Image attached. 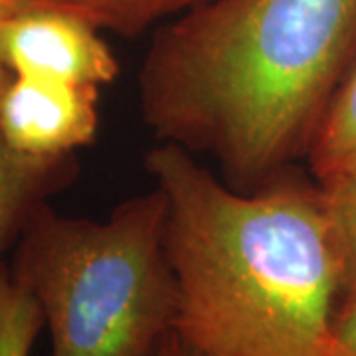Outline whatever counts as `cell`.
Listing matches in <instances>:
<instances>
[{"label": "cell", "instance_id": "1", "mask_svg": "<svg viewBox=\"0 0 356 356\" xmlns=\"http://www.w3.org/2000/svg\"><path fill=\"white\" fill-rule=\"evenodd\" d=\"M355 60L356 0H210L154 32L140 115L255 191L307 159Z\"/></svg>", "mask_w": 356, "mask_h": 356}, {"label": "cell", "instance_id": "2", "mask_svg": "<svg viewBox=\"0 0 356 356\" xmlns=\"http://www.w3.org/2000/svg\"><path fill=\"white\" fill-rule=\"evenodd\" d=\"M145 168L166 202L178 337L202 356L331 355L343 254L317 182L238 191L168 143Z\"/></svg>", "mask_w": 356, "mask_h": 356}, {"label": "cell", "instance_id": "3", "mask_svg": "<svg viewBox=\"0 0 356 356\" xmlns=\"http://www.w3.org/2000/svg\"><path fill=\"white\" fill-rule=\"evenodd\" d=\"M165 220L156 186L97 222L34 208L14 273L44 311L51 356H156L177 321Z\"/></svg>", "mask_w": 356, "mask_h": 356}, {"label": "cell", "instance_id": "4", "mask_svg": "<svg viewBox=\"0 0 356 356\" xmlns=\"http://www.w3.org/2000/svg\"><path fill=\"white\" fill-rule=\"evenodd\" d=\"M97 26L56 8H14L0 18V64L10 76L102 88L119 62Z\"/></svg>", "mask_w": 356, "mask_h": 356}, {"label": "cell", "instance_id": "5", "mask_svg": "<svg viewBox=\"0 0 356 356\" xmlns=\"http://www.w3.org/2000/svg\"><path fill=\"white\" fill-rule=\"evenodd\" d=\"M99 88L48 77L13 76L0 97V131L16 151L72 156L99 129Z\"/></svg>", "mask_w": 356, "mask_h": 356}, {"label": "cell", "instance_id": "6", "mask_svg": "<svg viewBox=\"0 0 356 356\" xmlns=\"http://www.w3.org/2000/svg\"><path fill=\"white\" fill-rule=\"evenodd\" d=\"M72 156L42 159L16 151L0 131V252L42 198L70 178Z\"/></svg>", "mask_w": 356, "mask_h": 356}, {"label": "cell", "instance_id": "7", "mask_svg": "<svg viewBox=\"0 0 356 356\" xmlns=\"http://www.w3.org/2000/svg\"><path fill=\"white\" fill-rule=\"evenodd\" d=\"M210 0H8L14 8H56L77 14L99 30L135 38L161 22L194 10ZM4 13V14H6Z\"/></svg>", "mask_w": 356, "mask_h": 356}, {"label": "cell", "instance_id": "8", "mask_svg": "<svg viewBox=\"0 0 356 356\" xmlns=\"http://www.w3.org/2000/svg\"><path fill=\"white\" fill-rule=\"evenodd\" d=\"M307 163L321 188L356 170V60L318 127Z\"/></svg>", "mask_w": 356, "mask_h": 356}, {"label": "cell", "instance_id": "9", "mask_svg": "<svg viewBox=\"0 0 356 356\" xmlns=\"http://www.w3.org/2000/svg\"><path fill=\"white\" fill-rule=\"evenodd\" d=\"M44 323L36 295L14 271L0 266V356H30Z\"/></svg>", "mask_w": 356, "mask_h": 356}, {"label": "cell", "instance_id": "10", "mask_svg": "<svg viewBox=\"0 0 356 356\" xmlns=\"http://www.w3.org/2000/svg\"><path fill=\"white\" fill-rule=\"evenodd\" d=\"M323 192L343 254V299H346L356 293V170Z\"/></svg>", "mask_w": 356, "mask_h": 356}, {"label": "cell", "instance_id": "11", "mask_svg": "<svg viewBox=\"0 0 356 356\" xmlns=\"http://www.w3.org/2000/svg\"><path fill=\"white\" fill-rule=\"evenodd\" d=\"M332 341L334 348L356 356V293L339 303L332 321Z\"/></svg>", "mask_w": 356, "mask_h": 356}, {"label": "cell", "instance_id": "12", "mask_svg": "<svg viewBox=\"0 0 356 356\" xmlns=\"http://www.w3.org/2000/svg\"><path fill=\"white\" fill-rule=\"evenodd\" d=\"M156 356H202L198 350H194L191 344L186 341H182L177 332L172 331L170 334H166V339L161 344Z\"/></svg>", "mask_w": 356, "mask_h": 356}, {"label": "cell", "instance_id": "13", "mask_svg": "<svg viewBox=\"0 0 356 356\" xmlns=\"http://www.w3.org/2000/svg\"><path fill=\"white\" fill-rule=\"evenodd\" d=\"M6 6H8V0H0V18L4 16V13H6ZM10 79H13V76L6 72V67L0 64V97H2V93H4V89H6V86L10 83Z\"/></svg>", "mask_w": 356, "mask_h": 356}, {"label": "cell", "instance_id": "14", "mask_svg": "<svg viewBox=\"0 0 356 356\" xmlns=\"http://www.w3.org/2000/svg\"><path fill=\"white\" fill-rule=\"evenodd\" d=\"M329 356H350V355H346V353H343V350H339V348H334V346H332L331 355Z\"/></svg>", "mask_w": 356, "mask_h": 356}]
</instances>
